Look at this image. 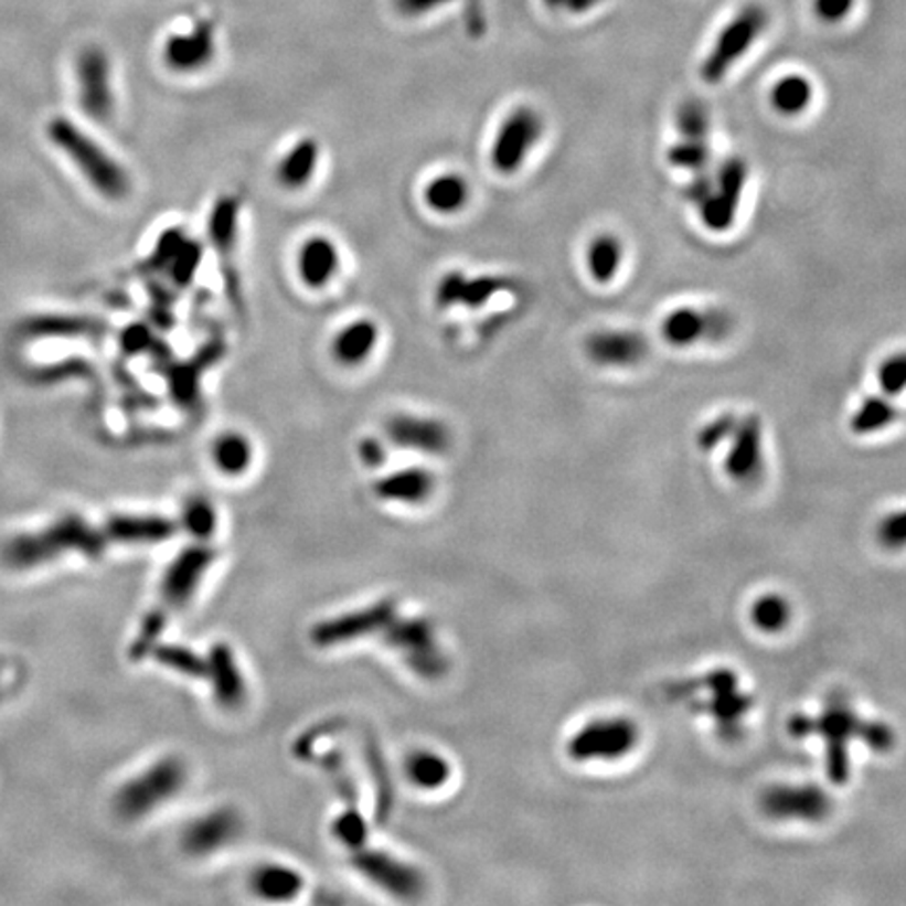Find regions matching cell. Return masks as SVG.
<instances>
[{
  "instance_id": "6da1fadb",
  "label": "cell",
  "mask_w": 906,
  "mask_h": 906,
  "mask_svg": "<svg viewBox=\"0 0 906 906\" xmlns=\"http://www.w3.org/2000/svg\"><path fill=\"white\" fill-rule=\"evenodd\" d=\"M104 529H97L81 514H64L51 525L13 535L0 550L4 567L30 571L55 563L64 556L102 558L107 550Z\"/></svg>"
},
{
  "instance_id": "7a4b0ae2",
  "label": "cell",
  "mask_w": 906,
  "mask_h": 906,
  "mask_svg": "<svg viewBox=\"0 0 906 906\" xmlns=\"http://www.w3.org/2000/svg\"><path fill=\"white\" fill-rule=\"evenodd\" d=\"M789 731L793 737H810L814 733L822 735L827 740V772L833 782H845L850 777V740L861 738L875 752H887L894 745V733L889 726L863 720L843 696L829 699L817 717H793Z\"/></svg>"
},
{
  "instance_id": "3957f363",
  "label": "cell",
  "mask_w": 906,
  "mask_h": 906,
  "mask_svg": "<svg viewBox=\"0 0 906 906\" xmlns=\"http://www.w3.org/2000/svg\"><path fill=\"white\" fill-rule=\"evenodd\" d=\"M46 135L49 141L64 151V156L74 162V167L85 174L86 181L102 195L109 200H122L128 195L130 179L127 170L97 141H93L85 130H81L64 116H57L46 125Z\"/></svg>"
},
{
  "instance_id": "277c9868",
  "label": "cell",
  "mask_w": 906,
  "mask_h": 906,
  "mask_svg": "<svg viewBox=\"0 0 906 906\" xmlns=\"http://www.w3.org/2000/svg\"><path fill=\"white\" fill-rule=\"evenodd\" d=\"M185 780L188 768L181 759H158L116 791L114 810L122 821H139L158 810L164 801L179 796Z\"/></svg>"
},
{
  "instance_id": "5b68a950",
  "label": "cell",
  "mask_w": 906,
  "mask_h": 906,
  "mask_svg": "<svg viewBox=\"0 0 906 906\" xmlns=\"http://www.w3.org/2000/svg\"><path fill=\"white\" fill-rule=\"evenodd\" d=\"M544 118L531 106L514 107L493 135L489 164L498 174L512 177L525 167L531 151L544 137Z\"/></svg>"
},
{
  "instance_id": "8992f818",
  "label": "cell",
  "mask_w": 906,
  "mask_h": 906,
  "mask_svg": "<svg viewBox=\"0 0 906 906\" xmlns=\"http://www.w3.org/2000/svg\"><path fill=\"white\" fill-rule=\"evenodd\" d=\"M766 25H768L766 9L758 2L745 4L717 34L716 43L712 46L710 55L701 64V78L707 85H716L722 78H726L731 67L737 64L738 60L749 51V46L758 41Z\"/></svg>"
},
{
  "instance_id": "52a82bcc",
  "label": "cell",
  "mask_w": 906,
  "mask_h": 906,
  "mask_svg": "<svg viewBox=\"0 0 906 906\" xmlns=\"http://www.w3.org/2000/svg\"><path fill=\"white\" fill-rule=\"evenodd\" d=\"M384 642L401 654L407 668L422 680H439L447 674V657L439 647L433 626L420 619L395 617L384 630Z\"/></svg>"
},
{
  "instance_id": "ba28073f",
  "label": "cell",
  "mask_w": 906,
  "mask_h": 906,
  "mask_svg": "<svg viewBox=\"0 0 906 906\" xmlns=\"http://www.w3.org/2000/svg\"><path fill=\"white\" fill-rule=\"evenodd\" d=\"M638 745V728L628 717H603L582 726L569 740L575 761H615L626 758Z\"/></svg>"
},
{
  "instance_id": "9c48e42d",
  "label": "cell",
  "mask_w": 906,
  "mask_h": 906,
  "mask_svg": "<svg viewBox=\"0 0 906 906\" xmlns=\"http://www.w3.org/2000/svg\"><path fill=\"white\" fill-rule=\"evenodd\" d=\"M749 179V167L743 158H726L714 174V190L696 206L701 223L710 232H726L735 225L740 198Z\"/></svg>"
},
{
  "instance_id": "30bf717a",
  "label": "cell",
  "mask_w": 906,
  "mask_h": 906,
  "mask_svg": "<svg viewBox=\"0 0 906 906\" xmlns=\"http://www.w3.org/2000/svg\"><path fill=\"white\" fill-rule=\"evenodd\" d=\"M351 863L367 882L379 885L382 892L401 898V900H416L424 892L420 871L414 868L412 864L397 861L395 856L382 850H372V848L353 850Z\"/></svg>"
},
{
  "instance_id": "8fae6325",
  "label": "cell",
  "mask_w": 906,
  "mask_h": 906,
  "mask_svg": "<svg viewBox=\"0 0 906 906\" xmlns=\"http://www.w3.org/2000/svg\"><path fill=\"white\" fill-rule=\"evenodd\" d=\"M735 317L726 309H691L680 307L663 319L661 334L672 347H689L695 342H722L733 334Z\"/></svg>"
},
{
  "instance_id": "7c38bea8",
  "label": "cell",
  "mask_w": 906,
  "mask_h": 906,
  "mask_svg": "<svg viewBox=\"0 0 906 906\" xmlns=\"http://www.w3.org/2000/svg\"><path fill=\"white\" fill-rule=\"evenodd\" d=\"M397 617L395 600H380L372 607L359 611L344 612L340 617L326 619L311 630V642L319 649L340 647L359 640L370 633H379Z\"/></svg>"
},
{
  "instance_id": "4fadbf2b",
  "label": "cell",
  "mask_w": 906,
  "mask_h": 906,
  "mask_svg": "<svg viewBox=\"0 0 906 906\" xmlns=\"http://www.w3.org/2000/svg\"><path fill=\"white\" fill-rule=\"evenodd\" d=\"M216 552L209 546H190L170 563L160 584V607L169 612L183 609L211 569Z\"/></svg>"
},
{
  "instance_id": "5bb4252c",
  "label": "cell",
  "mask_w": 906,
  "mask_h": 906,
  "mask_svg": "<svg viewBox=\"0 0 906 906\" xmlns=\"http://www.w3.org/2000/svg\"><path fill=\"white\" fill-rule=\"evenodd\" d=\"M759 806L775 821H822L831 812V800L817 785H775Z\"/></svg>"
},
{
  "instance_id": "9a60e30c",
  "label": "cell",
  "mask_w": 906,
  "mask_h": 906,
  "mask_svg": "<svg viewBox=\"0 0 906 906\" xmlns=\"http://www.w3.org/2000/svg\"><path fill=\"white\" fill-rule=\"evenodd\" d=\"M78 99L88 118L95 122H106L114 111V93L109 78V60L99 46H88L76 64Z\"/></svg>"
},
{
  "instance_id": "2e32d148",
  "label": "cell",
  "mask_w": 906,
  "mask_h": 906,
  "mask_svg": "<svg viewBox=\"0 0 906 906\" xmlns=\"http://www.w3.org/2000/svg\"><path fill=\"white\" fill-rule=\"evenodd\" d=\"M386 439L401 449L418 451L426 456H443L451 447V433L447 424L437 418L395 414L386 424Z\"/></svg>"
},
{
  "instance_id": "e0dca14e",
  "label": "cell",
  "mask_w": 906,
  "mask_h": 906,
  "mask_svg": "<svg viewBox=\"0 0 906 906\" xmlns=\"http://www.w3.org/2000/svg\"><path fill=\"white\" fill-rule=\"evenodd\" d=\"M507 277L495 275H479L470 277L465 271H449L443 275L435 290V305L439 309L449 307H466V309H481L493 296L510 290Z\"/></svg>"
},
{
  "instance_id": "ac0fdd59",
  "label": "cell",
  "mask_w": 906,
  "mask_h": 906,
  "mask_svg": "<svg viewBox=\"0 0 906 906\" xmlns=\"http://www.w3.org/2000/svg\"><path fill=\"white\" fill-rule=\"evenodd\" d=\"M764 468V433L759 416L737 420L731 435V449L724 460V470L737 483H754Z\"/></svg>"
},
{
  "instance_id": "d6986e66",
  "label": "cell",
  "mask_w": 906,
  "mask_h": 906,
  "mask_svg": "<svg viewBox=\"0 0 906 906\" xmlns=\"http://www.w3.org/2000/svg\"><path fill=\"white\" fill-rule=\"evenodd\" d=\"M584 351L600 367H632L649 355V340L632 330H598L586 338Z\"/></svg>"
},
{
  "instance_id": "ffe728a7",
  "label": "cell",
  "mask_w": 906,
  "mask_h": 906,
  "mask_svg": "<svg viewBox=\"0 0 906 906\" xmlns=\"http://www.w3.org/2000/svg\"><path fill=\"white\" fill-rule=\"evenodd\" d=\"M696 684L710 693L703 705V712L716 720L717 726L738 728L743 716L752 710V699L740 693L737 675L731 670H716L712 674L696 680Z\"/></svg>"
},
{
  "instance_id": "44dd1931",
  "label": "cell",
  "mask_w": 906,
  "mask_h": 906,
  "mask_svg": "<svg viewBox=\"0 0 906 906\" xmlns=\"http://www.w3.org/2000/svg\"><path fill=\"white\" fill-rule=\"evenodd\" d=\"M216 53L214 25L209 20H200L188 34H174L164 43V64L172 72L193 74L211 64Z\"/></svg>"
},
{
  "instance_id": "7402d4cb",
  "label": "cell",
  "mask_w": 906,
  "mask_h": 906,
  "mask_svg": "<svg viewBox=\"0 0 906 906\" xmlns=\"http://www.w3.org/2000/svg\"><path fill=\"white\" fill-rule=\"evenodd\" d=\"M340 248L328 235L307 237L296 253V274L309 290L328 288L340 274Z\"/></svg>"
},
{
  "instance_id": "603a6c76",
  "label": "cell",
  "mask_w": 906,
  "mask_h": 906,
  "mask_svg": "<svg viewBox=\"0 0 906 906\" xmlns=\"http://www.w3.org/2000/svg\"><path fill=\"white\" fill-rule=\"evenodd\" d=\"M179 525L158 514H114L104 527L107 542L122 546H158L172 540Z\"/></svg>"
},
{
  "instance_id": "cb8c5ba5",
  "label": "cell",
  "mask_w": 906,
  "mask_h": 906,
  "mask_svg": "<svg viewBox=\"0 0 906 906\" xmlns=\"http://www.w3.org/2000/svg\"><path fill=\"white\" fill-rule=\"evenodd\" d=\"M242 821L232 808H218L195 819L183 833V848L191 856H209L232 843L239 833Z\"/></svg>"
},
{
  "instance_id": "d4e9b609",
  "label": "cell",
  "mask_w": 906,
  "mask_h": 906,
  "mask_svg": "<svg viewBox=\"0 0 906 906\" xmlns=\"http://www.w3.org/2000/svg\"><path fill=\"white\" fill-rule=\"evenodd\" d=\"M379 342V323L374 319L361 317L338 330L330 342V355L342 367H359L374 355Z\"/></svg>"
},
{
  "instance_id": "484cf974",
  "label": "cell",
  "mask_w": 906,
  "mask_h": 906,
  "mask_svg": "<svg viewBox=\"0 0 906 906\" xmlns=\"http://www.w3.org/2000/svg\"><path fill=\"white\" fill-rule=\"evenodd\" d=\"M209 680L214 699L225 710H237L246 701V682L239 672L232 649L223 642L214 644L209 653Z\"/></svg>"
},
{
  "instance_id": "4316f807",
  "label": "cell",
  "mask_w": 906,
  "mask_h": 906,
  "mask_svg": "<svg viewBox=\"0 0 906 906\" xmlns=\"http://www.w3.org/2000/svg\"><path fill=\"white\" fill-rule=\"evenodd\" d=\"M321 160V148L313 137H302L295 146L284 151L275 167L277 183L288 191L305 190L313 177Z\"/></svg>"
},
{
  "instance_id": "83f0119b",
  "label": "cell",
  "mask_w": 906,
  "mask_h": 906,
  "mask_svg": "<svg viewBox=\"0 0 906 906\" xmlns=\"http://www.w3.org/2000/svg\"><path fill=\"white\" fill-rule=\"evenodd\" d=\"M435 491V477L426 468H405L384 475L376 481L374 493L384 502L420 504Z\"/></svg>"
},
{
  "instance_id": "f1b7e54d",
  "label": "cell",
  "mask_w": 906,
  "mask_h": 906,
  "mask_svg": "<svg viewBox=\"0 0 906 906\" xmlns=\"http://www.w3.org/2000/svg\"><path fill=\"white\" fill-rule=\"evenodd\" d=\"M470 183L460 172H441L433 177L422 191L424 204L441 216L460 214L470 202Z\"/></svg>"
},
{
  "instance_id": "f546056e",
  "label": "cell",
  "mask_w": 906,
  "mask_h": 906,
  "mask_svg": "<svg viewBox=\"0 0 906 906\" xmlns=\"http://www.w3.org/2000/svg\"><path fill=\"white\" fill-rule=\"evenodd\" d=\"M211 456L218 472L227 477H239L253 465V443L242 433L227 430L212 443Z\"/></svg>"
},
{
  "instance_id": "4dcf8cb0",
  "label": "cell",
  "mask_w": 906,
  "mask_h": 906,
  "mask_svg": "<svg viewBox=\"0 0 906 906\" xmlns=\"http://www.w3.org/2000/svg\"><path fill=\"white\" fill-rule=\"evenodd\" d=\"M239 211H242V202L230 195L216 200L212 206L211 218H209V237H211L214 251L221 256L232 254L237 244Z\"/></svg>"
},
{
  "instance_id": "1f68e13d",
  "label": "cell",
  "mask_w": 906,
  "mask_h": 906,
  "mask_svg": "<svg viewBox=\"0 0 906 906\" xmlns=\"http://www.w3.org/2000/svg\"><path fill=\"white\" fill-rule=\"evenodd\" d=\"M253 887L265 900H290L302 889V877L290 866L265 864L254 873Z\"/></svg>"
},
{
  "instance_id": "d6a6232c",
  "label": "cell",
  "mask_w": 906,
  "mask_h": 906,
  "mask_svg": "<svg viewBox=\"0 0 906 906\" xmlns=\"http://www.w3.org/2000/svg\"><path fill=\"white\" fill-rule=\"evenodd\" d=\"M623 260V244L612 233H600L588 244L586 263L594 281L609 284Z\"/></svg>"
},
{
  "instance_id": "836d02e7",
  "label": "cell",
  "mask_w": 906,
  "mask_h": 906,
  "mask_svg": "<svg viewBox=\"0 0 906 906\" xmlns=\"http://www.w3.org/2000/svg\"><path fill=\"white\" fill-rule=\"evenodd\" d=\"M896 418H898V409L892 401L880 397V395H871L852 414L850 428L852 433L864 437V435H873V433H880L887 426H892Z\"/></svg>"
},
{
  "instance_id": "e575fe53",
  "label": "cell",
  "mask_w": 906,
  "mask_h": 906,
  "mask_svg": "<svg viewBox=\"0 0 906 906\" xmlns=\"http://www.w3.org/2000/svg\"><path fill=\"white\" fill-rule=\"evenodd\" d=\"M812 95L814 90L808 78H803L800 74H789L775 85L770 93V102L782 116H798L803 109H808Z\"/></svg>"
},
{
  "instance_id": "d590c367",
  "label": "cell",
  "mask_w": 906,
  "mask_h": 906,
  "mask_svg": "<svg viewBox=\"0 0 906 906\" xmlns=\"http://www.w3.org/2000/svg\"><path fill=\"white\" fill-rule=\"evenodd\" d=\"M405 770H407L409 780H412L416 787L426 789V791L439 789L441 785L447 782L449 775H451V768H449L447 759L441 758L439 754L424 752V749H422V752H414V754L409 756L407 764H405Z\"/></svg>"
},
{
  "instance_id": "8d00e7d4",
  "label": "cell",
  "mask_w": 906,
  "mask_h": 906,
  "mask_svg": "<svg viewBox=\"0 0 906 906\" xmlns=\"http://www.w3.org/2000/svg\"><path fill=\"white\" fill-rule=\"evenodd\" d=\"M363 756H365L367 770H370L374 785H376V817H379L380 822L386 821L388 814H391V808H393V780L388 775L386 759L382 758L379 745L372 738H365Z\"/></svg>"
},
{
  "instance_id": "74e56055",
  "label": "cell",
  "mask_w": 906,
  "mask_h": 906,
  "mask_svg": "<svg viewBox=\"0 0 906 906\" xmlns=\"http://www.w3.org/2000/svg\"><path fill=\"white\" fill-rule=\"evenodd\" d=\"M149 657L162 668L188 678H209V661L181 644H156Z\"/></svg>"
},
{
  "instance_id": "f35d334b",
  "label": "cell",
  "mask_w": 906,
  "mask_h": 906,
  "mask_svg": "<svg viewBox=\"0 0 906 906\" xmlns=\"http://www.w3.org/2000/svg\"><path fill=\"white\" fill-rule=\"evenodd\" d=\"M749 617L759 632L777 633L787 628L791 619V607L779 594H766L754 603Z\"/></svg>"
},
{
  "instance_id": "ab89813d",
  "label": "cell",
  "mask_w": 906,
  "mask_h": 906,
  "mask_svg": "<svg viewBox=\"0 0 906 906\" xmlns=\"http://www.w3.org/2000/svg\"><path fill=\"white\" fill-rule=\"evenodd\" d=\"M665 158L674 169L689 170L693 174L701 172V170H707L710 169V162H712L710 139H684V137H680V141H675L674 146L668 148Z\"/></svg>"
},
{
  "instance_id": "60d3db41",
  "label": "cell",
  "mask_w": 906,
  "mask_h": 906,
  "mask_svg": "<svg viewBox=\"0 0 906 906\" xmlns=\"http://www.w3.org/2000/svg\"><path fill=\"white\" fill-rule=\"evenodd\" d=\"M93 321L83 317H39L25 323V332L32 337H81L85 332L95 330Z\"/></svg>"
},
{
  "instance_id": "b9f144b4",
  "label": "cell",
  "mask_w": 906,
  "mask_h": 906,
  "mask_svg": "<svg viewBox=\"0 0 906 906\" xmlns=\"http://www.w3.org/2000/svg\"><path fill=\"white\" fill-rule=\"evenodd\" d=\"M169 617L170 612L167 611V609H162L160 605L146 615V619H143V623H141V628H139V632H137V638H135L132 644H130V651H128L130 659L141 661L143 657H149L151 649L158 644L160 636L167 630Z\"/></svg>"
},
{
  "instance_id": "7bdbcfd3",
  "label": "cell",
  "mask_w": 906,
  "mask_h": 906,
  "mask_svg": "<svg viewBox=\"0 0 906 906\" xmlns=\"http://www.w3.org/2000/svg\"><path fill=\"white\" fill-rule=\"evenodd\" d=\"M675 128L684 139H710V111L696 99H689L675 111Z\"/></svg>"
},
{
  "instance_id": "ee69618b",
  "label": "cell",
  "mask_w": 906,
  "mask_h": 906,
  "mask_svg": "<svg viewBox=\"0 0 906 906\" xmlns=\"http://www.w3.org/2000/svg\"><path fill=\"white\" fill-rule=\"evenodd\" d=\"M319 764H321V768L328 772V777L334 782L340 800L347 801L349 808H358V782L351 777L349 766H347V761L342 758V754H340L338 749L337 752H328L326 756L319 758Z\"/></svg>"
},
{
  "instance_id": "f6af8a7d",
  "label": "cell",
  "mask_w": 906,
  "mask_h": 906,
  "mask_svg": "<svg viewBox=\"0 0 906 906\" xmlns=\"http://www.w3.org/2000/svg\"><path fill=\"white\" fill-rule=\"evenodd\" d=\"M181 521H183V527L188 529V533H191L193 537L206 540L216 529V510L206 498H200V495L190 498L183 507Z\"/></svg>"
},
{
  "instance_id": "bcb514c9",
  "label": "cell",
  "mask_w": 906,
  "mask_h": 906,
  "mask_svg": "<svg viewBox=\"0 0 906 906\" xmlns=\"http://www.w3.org/2000/svg\"><path fill=\"white\" fill-rule=\"evenodd\" d=\"M332 833L338 842L347 845L349 850H359L365 845L370 829L365 819L359 814L358 808H349L332 824Z\"/></svg>"
},
{
  "instance_id": "7dc6e473",
  "label": "cell",
  "mask_w": 906,
  "mask_h": 906,
  "mask_svg": "<svg viewBox=\"0 0 906 906\" xmlns=\"http://www.w3.org/2000/svg\"><path fill=\"white\" fill-rule=\"evenodd\" d=\"M877 380L885 395L894 397L906 391V351L885 358L877 370Z\"/></svg>"
},
{
  "instance_id": "c3c4849f",
  "label": "cell",
  "mask_w": 906,
  "mask_h": 906,
  "mask_svg": "<svg viewBox=\"0 0 906 906\" xmlns=\"http://www.w3.org/2000/svg\"><path fill=\"white\" fill-rule=\"evenodd\" d=\"M877 540L887 550L906 548V508L885 514L877 527Z\"/></svg>"
},
{
  "instance_id": "681fc988",
  "label": "cell",
  "mask_w": 906,
  "mask_h": 906,
  "mask_svg": "<svg viewBox=\"0 0 906 906\" xmlns=\"http://www.w3.org/2000/svg\"><path fill=\"white\" fill-rule=\"evenodd\" d=\"M735 426H737V418H735L733 414H722V416H717L714 420L707 422V424L699 430V435H696L699 449H703V451L716 449L720 443L731 439Z\"/></svg>"
},
{
  "instance_id": "f907efd6",
  "label": "cell",
  "mask_w": 906,
  "mask_h": 906,
  "mask_svg": "<svg viewBox=\"0 0 906 906\" xmlns=\"http://www.w3.org/2000/svg\"><path fill=\"white\" fill-rule=\"evenodd\" d=\"M812 9L821 22L838 23L854 9V0H814Z\"/></svg>"
},
{
  "instance_id": "816d5d0a",
  "label": "cell",
  "mask_w": 906,
  "mask_h": 906,
  "mask_svg": "<svg viewBox=\"0 0 906 906\" xmlns=\"http://www.w3.org/2000/svg\"><path fill=\"white\" fill-rule=\"evenodd\" d=\"M712 190H714V174L710 172V169L701 170V172H695V177L684 185L682 195L696 209L712 193Z\"/></svg>"
},
{
  "instance_id": "f5cc1de1",
  "label": "cell",
  "mask_w": 906,
  "mask_h": 906,
  "mask_svg": "<svg viewBox=\"0 0 906 906\" xmlns=\"http://www.w3.org/2000/svg\"><path fill=\"white\" fill-rule=\"evenodd\" d=\"M386 456L388 454H386L384 443L376 439V437H367V439L359 443V458H361L363 465L370 466V468H379V466L384 465Z\"/></svg>"
},
{
  "instance_id": "db71d44e",
  "label": "cell",
  "mask_w": 906,
  "mask_h": 906,
  "mask_svg": "<svg viewBox=\"0 0 906 906\" xmlns=\"http://www.w3.org/2000/svg\"><path fill=\"white\" fill-rule=\"evenodd\" d=\"M447 2H451V0H393V7L397 9V13L405 15V18H416V15H424L433 9H439Z\"/></svg>"
},
{
  "instance_id": "11a10c76",
  "label": "cell",
  "mask_w": 906,
  "mask_h": 906,
  "mask_svg": "<svg viewBox=\"0 0 906 906\" xmlns=\"http://www.w3.org/2000/svg\"><path fill=\"white\" fill-rule=\"evenodd\" d=\"M486 13L481 0H468L466 2V28L472 36H481L486 30Z\"/></svg>"
},
{
  "instance_id": "9f6ffc18",
  "label": "cell",
  "mask_w": 906,
  "mask_h": 906,
  "mask_svg": "<svg viewBox=\"0 0 906 906\" xmlns=\"http://www.w3.org/2000/svg\"><path fill=\"white\" fill-rule=\"evenodd\" d=\"M603 0H567V11L571 13H586V11H590L594 9L596 4H600Z\"/></svg>"
},
{
  "instance_id": "6f0895ef",
  "label": "cell",
  "mask_w": 906,
  "mask_h": 906,
  "mask_svg": "<svg viewBox=\"0 0 906 906\" xmlns=\"http://www.w3.org/2000/svg\"><path fill=\"white\" fill-rule=\"evenodd\" d=\"M544 2L552 9H565L567 7V0H544Z\"/></svg>"
}]
</instances>
